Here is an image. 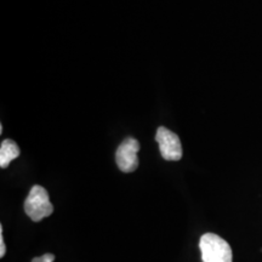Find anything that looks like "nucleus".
<instances>
[{
	"label": "nucleus",
	"instance_id": "7ed1b4c3",
	"mask_svg": "<svg viewBox=\"0 0 262 262\" xmlns=\"http://www.w3.org/2000/svg\"><path fill=\"white\" fill-rule=\"evenodd\" d=\"M156 141L158 142L160 155L169 162H178L182 158V145L180 137L171 130L159 126L156 134Z\"/></svg>",
	"mask_w": 262,
	"mask_h": 262
},
{
	"label": "nucleus",
	"instance_id": "f257e3e1",
	"mask_svg": "<svg viewBox=\"0 0 262 262\" xmlns=\"http://www.w3.org/2000/svg\"><path fill=\"white\" fill-rule=\"evenodd\" d=\"M203 262H232L233 254L229 244L220 235L205 233L199 241Z\"/></svg>",
	"mask_w": 262,
	"mask_h": 262
},
{
	"label": "nucleus",
	"instance_id": "f03ea898",
	"mask_svg": "<svg viewBox=\"0 0 262 262\" xmlns=\"http://www.w3.org/2000/svg\"><path fill=\"white\" fill-rule=\"evenodd\" d=\"M25 212L33 222H39L54 212V205L51 204L49 193L41 186H33L26 198Z\"/></svg>",
	"mask_w": 262,
	"mask_h": 262
},
{
	"label": "nucleus",
	"instance_id": "20e7f679",
	"mask_svg": "<svg viewBox=\"0 0 262 262\" xmlns=\"http://www.w3.org/2000/svg\"><path fill=\"white\" fill-rule=\"evenodd\" d=\"M140 143L136 139L127 137L120 143L116 152V163L123 172H133L139 166Z\"/></svg>",
	"mask_w": 262,
	"mask_h": 262
},
{
	"label": "nucleus",
	"instance_id": "0eeeda50",
	"mask_svg": "<svg viewBox=\"0 0 262 262\" xmlns=\"http://www.w3.org/2000/svg\"><path fill=\"white\" fill-rule=\"evenodd\" d=\"M6 254V245L4 241V233H3V226H0V257H4Z\"/></svg>",
	"mask_w": 262,
	"mask_h": 262
},
{
	"label": "nucleus",
	"instance_id": "39448f33",
	"mask_svg": "<svg viewBox=\"0 0 262 262\" xmlns=\"http://www.w3.org/2000/svg\"><path fill=\"white\" fill-rule=\"evenodd\" d=\"M19 148L17 143L12 140H4L0 145V166L6 169L12 160L19 156Z\"/></svg>",
	"mask_w": 262,
	"mask_h": 262
},
{
	"label": "nucleus",
	"instance_id": "423d86ee",
	"mask_svg": "<svg viewBox=\"0 0 262 262\" xmlns=\"http://www.w3.org/2000/svg\"><path fill=\"white\" fill-rule=\"evenodd\" d=\"M55 255L54 254H44L42 256H39V257H34L32 260V262H54L55 261Z\"/></svg>",
	"mask_w": 262,
	"mask_h": 262
}]
</instances>
